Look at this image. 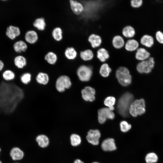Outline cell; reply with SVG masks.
Returning <instances> with one entry per match:
<instances>
[{
    "label": "cell",
    "instance_id": "obj_34",
    "mask_svg": "<svg viewBox=\"0 0 163 163\" xmlns=\"http://www.w3.org/2000/svg\"><path fill=\"white\" fill-rule=\"evenodd\" d=\"M70 143L73 146H77L79 145L81 142V139L78 134H72L70 136Z\"/></svg>",
    "mask_w": 163,
    "mask_h": 163
},
{
    "label": "cell",
    "instance_id": "obj_5",
    "mask_svg": "<svg viewBox=\"0 0 163 163\" xmlns=\"http://www.w3.org/2000/svg\"><path fill=\"white\" fill-rule=\"evenodd\" d=\"M72 85L71 80L69 76L62 75L59 76L56 82L55 87L57 91L63 92L70 88Z\"/></svg>",
    "mask_w": 163,
    "mask_h": 163
},
{
    "label": "cell",
    "instance_id": "obj_27",
    "mask_svg": "<svg viewBox=\"0 0 163 163\" xmlns=\"http://www.w3.org/2000/svg\"><path fill=\"white\" fill-rule=\"evenodd\" d=\"M36 140L39 146L42 148L48 146L50 143L48 137L43 134H40L37 136Z\"/></svg>",
    "mask_w": 163,
    "mask_h": 163
},
{
    "label": "cell",
    "instance_id": "obj_35",
    "mask_svg": "<svg viewBox=\"0 0 163 163\" xmlns=\"http://www.w3.org/2000/svg\"><path fill=\"white\" fill-rule=\"evenodd\" d=\"M145 159L147 163H154L157 161L158 158L155 153L150 152L146 155Z\"/></svg>",
    "mask_w": 163,
    "mask_h": 163
},
{
    "label": "cell",
    "instance_id": "obj_32",
    "mask_svg": "<svg viewBox=\"0 0 163 163\" xmlns=\"http://www.w3.org/2000/svg\"><path fill=\"white\" fill-rule=\"evenodd\" d=\"M32 75L31 74L28 72H25L21 75L20 77V81L24 85H27L31 82Z\"/></svg>",
    "mask_w": 163,
    "mask_h": 163
},
{
    "label": "cell",
    "instance_id": "obj_7",
    "mask_svg": "<svg viewBox=\"0 0 163 163\" xmlns=\"http://www.w3.org/2000/svg\"><path fill=\"white\" fill-rule=\"evenodd\" d=\"M115 117L114 113L108 108H103L98 111V120L101 124L104 123L107 119H113Z\"/></svg>",
    "mask_w": 163,
    "mask_h": 163
},
{
    "label": "cell",
    "instance_id": "obj_16",
    "mask_svg": "<svg viewBox=\"0 0 163 163\" xmlns=\"http://www.w3.org/2000/svg\"><path fill=\"white\" fill-rule=\"evenodd\" d=\"M21 34V31L17 27L10 25L7 27L6 32L7 36L11 40L14 39Z\"/></svg>",
    "mask_w": 163,
    "mask_h": 163
},
{
    "label": "cell",
    "instance_id": "obj_20",
    "mask_svg": "<svg viewBox=\"0 0 163 163\" xmlns=\"http://www.w3.org/2000/svg\"><path fill=\"white\" fill-rule=\"evenodd\" d=\"M137 41L142 46L148 48L152 47L154 43L153 38L148 34L144 35Z\"/></svg>",
    "mask_w": 163,
    "mask_h": 163
},
{
    "label": "cell",
    "instance_id": "obj_43",
    "mask_svg": "<svg viewBox=\"0 0 163 163\" xmlns=\"http://www.w3.org/2000/svg\"><path fill=\"white\" fill-rule=\"evenodd\" d=\"M0 163H2V162L0 161Z\"/></svg>",
    "mask_w": 163,
    "mask_h": 163
},
{
    "label": "cell",
    "instance_id": "obj_33",
    "mask_svg": "<svg viewBox=\"0 0 163 163\" xmlns=\"http://www.w3.org/2000/svg\"><path fill=\"white\" fill-rule=\"evenodd\" d=\"M15 76L14 72L9 69L5 70L2 74L3 78L6 81H10L13 80L15 78Z\"/></svg>",
    "mask_w": 163,
    "mask_h": 163
},
{
    "label": "cell",
    "instance_id": "obj_3",
    "mask_svg": "<svg viewBox=\"0 0 163 163\" xmlns=\"http://www.w3.org/2000/svg\"><path fill=\"white\" fill-rule=\"evenodd\" d=\"M145 102L143 99H136L131 104L129 110V113L133 117L144 114L145 111Z\"/></svg>",
    "mask_w": 163,
    "mask_h": 163
},
{
    "label": "cell",
    "instance_id": "obj_37",
    "mask_svg": "<svg viewBox=\"0 0 163 163\" xmlns=\"http://www.w3.org/2000/svg\"><path fill=\"white\" fill-rule=\"evenodd\" d=\"M116 102L115 98L112 96H109L107 97L105 99L104 103V105L108 107L113 106Z\"/></svg>",
    "mask_w": 163,
    "mask_h": 163
},
{
    "label": "cell",
    "instance_id": "obj_22",
    "mask_svg": "<svg viewBox=\"0 0 163 163\" xmlns=\"http://www.w3.org/2000/svg\"><path fill=\"white\" fill-rule=\"evenodd\" d=\"M35 79L37 82L38 84L46 85L48 84L49 81L48 75L46 73L41 72L37 75Z\"/></svg>",
    "mask_w": 163,
    "mask_h": 163
},
{
    "label": "cell",
    "instance_id": "obj_6",
    "mask_svg": "<svg viewBox=\"0 0 163 163\" xmlns=\"http://www.w3.org/2000/svg\"><path fill=\"white\" fill-rule=\"evenodd\" d=\"M154 65V58L150 57L146 60L141 61L138 63L136 65V69L140 73L148 74L151 72Z\"/></svg>",
    "mask_w": 163,
    "mask_h": 163
},
{
    "label": "cell",
    "instance_id": "obj_23",
    "mask_svg": "<svg viewBox=\"0 0 163 163\" xmlns=\"http://www.w3.org/2000/svg\"><path fill=\"white\" fill-rule=\"evenodd\" d=\"M34 27L39 31H43L45 30L46 23L44 18L42 17L36 18L33 23Z\"/></svg>",
    "mask_w": 163,
    "mask_h": 163
},
{
    "label": "cell",
    "instance_id": "obj_21",
    "mask_svg": "<svg viewBox=\"0 0 163 163\" xmlns=\"http://www.w3.org/2000/svg\"><path fill=\"white\" fill-rule=\"evenodd\" d=\"M122 34V37L129 39L133 38L135 36L136 31L133 27L130 25H127L123 29Z\"/></svg>",
    "mask_w": 163,
    "mask_h": 163
},
{
    "label": "cell",
    "instance_id": "obj_18",
    "mask_svg": "<svg viewBox=\"0 0 163 163\" xmlns=\"http://www.w3.org/2000/svg\"><path fill=\"white\" fill-rule=\"evenodd\" d=\"M14 66L18 69H22L25 67L27 65V60L26 58L22 55L16 56L14 60Z\"/></svg>",
    "mask_w": 163,
    "mask_h": 163
},
{
    "label": "cell",
    "instance_id": "obj_19",
    "mask_svg": "<svg viewBox=\"0 0 163 163\" xmlns=\"http://www.w3.org/2000/svg\"><path fill=\"white\" fill-rule=\"evenodd\" d=\"M125 42L123 37L120 35L114 36L112 40L113 46L117 49H120L124 47Z\"/></svg>",
    "mask_w": 163,
    "mask_h": 163
},
{
    "label": "cell",
    "instance_id": "obj_15",
    "mask_svg": "<svg viewBox=\"0 0 163 163\" xmlns=\"http://www.w3.org/2000/svg\"><path fill=\"white\" fill-rule=\"evenodd\" d=\"M88 40L91 47L94 49L99 47L102 43L101 37L99 35L94 34L89 36Z\"/></svg>",
    "mask_w": 163,
    "mask_h": 163
},
{
    "label": "cell",
    "instance_id": "obj_31",
    "mask_svg": "<svg viewBox=\"0 0 163 163\" xmlns=\"http://www.w3.org/2000/svg\"><path fill=\"white\" fill-rule=\"evenodd\" d=\"M112 71V69L107 63L102 64L100 69L99 72L101 75L103 77H106L109 76Z\"/></svg>",
    "mask_w": 163,
    "mask_h": 163
},
{
    "label": "cell",
    "instance_id": "obj_41",
    "mask_svg": "<svg viewBox=\"0 0 163 163\" xmlns=\"http://www.w3.org/2000/svg\"><path fill=\"white\" fill-rule=\"evenodd\" d=\"M73 163H84L83 161L79 159H76Z\"/></svg>",
    "mask_w": 163,
    "mask_h": 163
},
{
    "label": "cell",
    "instance_id": "obj_40",
    "mask_svg": "<svg viewBox=\"0 0 163 163\" xmlns=\"http://www.w3.org/2000/svg\"><path fill=\"white\" fill-rule=\"evenodd\" d=\"M5 66L4 63L2 60L0 59V72L3 69Z\"/></svg>",
    "mask_w": 163,
    "mask_h": 163
},
{
    "label": "cell",
    "instance_id": "obj_42",
    "mask_svg": "<svg viewBox=\"0 0 163 163\" xmlns=\"http://www.w3.org/2000/svg\"><path fill=\"white\" fill-rule=\"evenodd\" d=\"M92 163H99V162H93Z\"/></svg>",
    "mask_w": 163,
    "mask_h": 163
},
{
    "label": "cell",
    "instance_id": "obj_29",
    "mask_svg": "<svg viewBox=\"0 0 163 163\" xmlns=\"http://www.w3.org/2000/svg\"><path fill=\"white\" fill-rule=\"evenodd\" d=\"M10 155L14 160H20L24 156L23 152L17 147L13 148L10 152Z\"/></svg>",
    "mask_w": 163,
    "mask_h": 163
},
{
    "label": "cell",
    "instance_id": "obj_1",
    "mask_svg": "<svg viewBox=\"0 0 163 163\" xmlns=\"http://www.w3.org/2000/svg\"><path fill=\"white\" fill-rule=\"evenodd\" d=\"M134 99L133 95L129 92H126L119 99L117 110L118 113L123 117L129 115V107Z\"/></svg>",
    "mask_w": 163,
    "mask_h": 163
},
{
    "label": "cell",
    "instance_id": "obj_24",
    "mask_svg": "<svg viewBox=\"0 0 163 163\" xmlns=\"http://www.w3.org/2000/svg\"><path fill=\"white\" fill-rule=\"evenodd\" d=\"M79 55L81 59L85 62L90 61L92 60L94 57V53L90 49L80 51Z\"/></svg>",
    "mask_w": 163,
    "mask_h": 163
},
{
    "label": "cell",
    "instance_id": "obj_38",
    "mask_svg": "<svg viewBox=\"0 0 163 163\" xmlns=\"http://www.w3.org/2000/svg\"><path fill=\"white\" fill-rule=\"evenodd\" d=\"M130 4L131 7L134 8H138L141 7L143 5V0H130Z\"/></svg>",
    "mask_w": 163,
    "mask_h": 163
},
{
    "label": "cell",
    "instance_id": "obj_11",
    "mask_svg": "<svg viewBox=\"0 0 163 163\" xmlns=\"http://www.w3.org/2000/svg\"><path fill=\"white\" fill-rule=\"evenodd\" d=\"M24 39L28 43L30 44H34L38 40V34L37 32L33 29L29 30L25 34Z\"/></svg>",
    "mask_w": 163,
    "mask_h": 163
},
{
    "label": "cell",
    "instance_id": "obj_8",
    "mask_svg": "<svg viewBox=\"0 0 163 163\" xmlns=\"http://www.w3.org/2000/svg\"><path fill=\"white\" fill-rule=\"evenodd\" d=\"M101 133L98 129H91L87 133L86 139L90 143L94 145H97L99 142Z\"/></svg>",
    "mask_w": 163,
    "mask_h": 163
},
{
    "label": "cell",
    "instance_id": "obj_10",
    "mask_svg": "<svg viewBox=\"0 0 163 163\" xmlns=\"http://www.w3.org/2000/svg\"><path fill=\"white\" fill-rule=\"evenodd\" d=\"M70 8L73 13L76 15H79L83 12L84 7L79 0H69Z\"/></svg>",
    "mask_w": 163,
    "mask_h": 163
},
{
    "label": "cell",
    "instance_id": "obj_2",
    "mask_svg": "<svg viewBox=\"0 0 163 163\" xmlns=\"http://www.w3.org/2000/svg\"><path fill=\"white\" fill-rule=\"evenodd\" d=\"M116 76L119 83L123 86H128L131 83L132 77L126 67H119L116 71Z\"/></svg>",
    "mask_w": 163,
    "mask_h": 163
},
{
    "label": "cell",
    "instance_id": "obj_44",
    "mask_svg": "<svg viewBox=\"0 0 163 163\" xmlns=\"http://www.w3.org/2000/svg\"><path fill=\"white\" fill-rule=\"evenodd\" d=\"M1 149L0 148V152L1 151Z\"/></svg>",
    "mask_w": 163,
    "mask_h": 163
},
{
    "label": "cell",
    "instance_id": "obj_26",
    "mask_svg": "<svg viewBox=\"0 0 163 163\" xmlns=\"http://www.w3.org/2000/svg\"><path fill=\"white\" fill-rule=\"evenodd\" d=\"M66 58L68 60H72L75 59L78 56V52L73 47L67 48L64 52Z\"/></svg>",
    "mask_w": 163,
    "mask_h": 163
},
{
    "label": "cell",
    "instance_id": "obj_4",
    "mask_svg": "<svg viewBox=\"0 0 163 163\" xmlns=\"http://www.w3.org/2000/svg\"><path fill=\"white\" fill-rule=\"evenodd\" d=\"M92 67L85 64L80 65L76 70V74L79 79L83 82L89 81L92 74Z\"/></svg>",
    "mask_w": 163,
    "mask_h": 163
},
{
    "label": "cell",
    "instance_id": "obj_14",
    "mask_svg": "<svg viewBox=\"0 0 163 163\" xmlns=\"http://www.w3.org/2000/svg\"><path fill=\"white\" fill-rule=\"evenodd\" d=\"M124 47L125 50L130 52L136 51L139 47V43L136 40L133 38L125 39Z\"/></svg>",
    "mask_w": 163,
    "mask_h": 163
},
{
    "label": "cell",
    "instance_id": "obj_36",
    "mask_svg": "<svg viewBox=\"0 0 163 163\" xmlns=\"http://www.w3.org/2000/svg\"><path fill=\"white\" fill-rule=\"evenodd\" d=\"M121 131L126 133L131 128V125L125 121H122L120 123Z\"/></svg>",
    "mask_w": 163,
    "mask_h": 163
},
{
    "label": "cell",
    "instance_id": "obj_39",
    "mask_svg": "<svg viewBox=\"0 0 163 163\" xmlns=\"http://www.w3.org/2000/svg\"><path fill=\"white\" fill-rule=\"evenodd\" d=\"M157 40L160 43L163 44V33L160 31H157L155 34Z\"/></svg>",
    "mask_w": 163,
    "mask_h": 163
},
{
    "label": "cell",
    "instance_id": "obj_30",
    "mask_svg": "<svg viewBox=\"0 0 163 163\" xmlns=\"http://www.w3.org/2000/svg\"><path fill=\"white\" fill-rule=\"evenodd\" d=\"M52 35L55 41L59 42L63 38V31L61 28L59 27H55L52 30Z\"/></svg>",
    "mask_w": 163,
    "mask_h": 163
},
{
    "label": "cell",
    "instance_id": "obj_25",
    "mask_svg": "<svg viewBox=\"0 0 163 163\" xmlns=\"http://www.w3.org/2000/svg\"><path fill=\"white\" fill-rule=\"evenodd\" d=\"M28 47L27 44L25 42L22 40H20L16 42L13 45V48L14 51L18 53L26 52Z\"/></svg>",
    "mask_w": 163,
    "mask_h": 163
},
{
    "label": "cell",
    "instance_id": "obj_9",
    "mask_svg": "<svg viewBox=\"0 0 163 163\" xmlns=\"http://www.w3.org/2000/svg\"><path fill=\"white\" fill-rule=\"evenodd\" d=\"M83 99L86 101L92 102L95 99V91L89 86L85 87L81 91Z\"/></svg>",
    "mask_w": 163,
    "mask_h": 163
},
{
    "label": "cell",
    "instance_id": "obj_13",
    "mask_svg": "<svg viewBox=\"0 0 163 163\" xmlns=\"http://www.w3.org/2000/svg\"><path fill=\"white\" fill-rule=\"evenodd\" d=\"M150 55V53L145 48L139 47L136 51L135 57L137 60L141 61L148 59Z\"/></svg>",
    "mask_w": 163,
    "mask_h": 163
},
{
    "label": "cell",
    "instance_id": "obj_28",
    "mask_svg": "<svg viewBox=\"0 0 163 163\" xmlns=\"http://www.w3.org/2000/svg\"><path fill=\"white\" fill-rule=\"evenodd\" d=\"M44 60L49 65H53L56 63L58 57L57 55L53 51H49L45 56Z\"/></svg>",
    "mask_w": 163,
    "mask_h": 163
},
{
    "label": "cell",
    "instance_id": "obj_12",
    "mask_svg": "<svg viewBox=\"0 0 163 163\" xmlns=\"http://www.w3.org/2000/svg\"><path fill=\"white\" fill-rule=\"evenodd\" d=\"M101 147L103 151L106 152L113 151L117 149L114 140L111 138L104 139L102 143Z\"/></svg>",
    "mask_w": 163,
    "mask_h": 163
},
{
    "label": "cell",
    "instance_id": "obj_17",
    "mask_svg": "<svg viewBox=\"0 0 163 163\" xmlns=\"http://www.w3.org/2000/svg\"><path fill=\"white\" fill-rule=\"evenodd\" d=\"M96 56L101 62L103 63L106 62L109 59L110 55L106 49L99 47L97 51Z\"/></svg>",
    "mask_w": 163,
    "mask_h": 163
}]
</instances>
